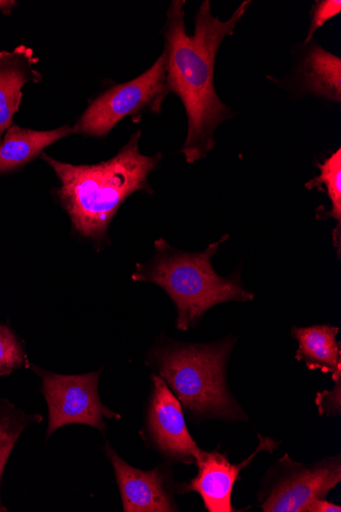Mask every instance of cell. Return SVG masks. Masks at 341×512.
I'll list each match as a JSON object with an SVG mask.
<instances>
[{
    "label": "cell",
    "mask_w": 341,
    "mask_h": 512,
    "mask_svg": "<svg viewBox=\"0 0 341 512\" xmlns=\"http://www.w3.org/2000/svg\"><path fill=\"white\" fill-rule=\"evenodd\" d=\"M252 2H245L223 22L214 17L209 0L196 17V29L188 35L184 23L185 2L174 0L167 13L165 50L167 87L184 105L188 130L181 149L189 164L205 158L215 147L217 127L231 117L230 109L217 96L214 83L215 62L225 37L233 35L237 23Z\"/></svg>",
    "instance_id": "obj_1"
},
{
    "label": "cell",
    "mask_w": 341,
    "mask_h": 512,
    "mask_svg": "<svg viewBox=\"0 0 341 512\" xmlns=\"http://www.w3.org/2000/svg\"><path fill=\"white\" fill-rule=\"evenodd\" d=\"M140 137L141 131H136L114 158L96 165H72L41 154L61 181L55 194L82 238L106 243L110 223L122 204L137 192L153 193L148 177L162 155H142Z\"/></svg>",
    "instance_id": "obj_2"
},
{
    "label": "cell",
    "mask_w": 341,
    "mask_h": 512,
    "mask_svg": "<svg viewBox=\"0 0 341 512\" xmlns=\"http://www.w3.org/2000/svg\"><path fill=\"white\" fill-rule=\"evenodd\" d=\"M227 239L225 236L201 253H185L163 239L156 241L154 258L136 264L132 281L163 288L176 306L177 329L189 331L218 304L254 300L255 296L241 287L239 275L224 278L214 270L212 259Z\"/></svg>",
    "instance_id": "obj_3"
},
{
    "label": "cell",
    "mask_w": 341,
    "mask_h": 512,
    "mask_svg": "<svg viewBox=\"0 0 341 512\" xmlns=\"http://www.w3.org/2000/svg\"><path fill=\"white\" fill-rule=\"evenodd\" d=\"M233 345L230 339L206 345L171 342L155 348L149 362L191 415L236 421L243 413L225 380Z\"/></svg>",
    "instance_id": "obj_4"
},
{
    "label": "cell",
    "mask_w": 341,
    "mask_h": 512,
    "mask_svg": "<svg viewBox=\"0 0 341 512\" xmlns=\"http://www.w3.org/2000/svg\"><path fill=\"white\" fill-rule=\"evenodd\" d=\"M169 95L165 53L148 71L132 81L111 87L82 114L73 133L104 137L124 118L143 112L159 113Z\"/></svg>",
    "instance_id": "obj_5"
},
{
    "label": "cell",
    "mask_w": 341,
    "mask_h": 512,
    "mask_svg": "<svg viewBox=\"0 0 341 512\" xmlns=\"http://www.w3.org/2000/svg\"><path fill=\"white\" fill-rule=\"evenodd\" d=\"M41 381L40 391L48 407L46 439L68 425H85L104 435V418L121 420L122 416L104 405L99 393L101 370L79 376H64L30 366Z\"/></svg>",
    "instance_id": "obj_6"
},
{
    "label": "cell",
    "mask_w": 341,
    "mask_h": 512,
    "mask_svg": "<svg viewBox=\"0 0 341 512\" xmlns=\"http://www.w3.org/2000/svg\"><path fill=\"white\" fill-rule=\"evenodd\" d=\"M277 467L280 478L264 494L265 512H306L317 499H325L341 481L340 456L306 467L285 455Z\"/></svg>",
    "instance_id": "obj_7"
},
{
    "label": "cell",
    "mask_w": 341,
    "mask_h": 512,
    "mask_svg": "<svg viewBox=\"0 0 341 512\" xmlns=\"http://www.w3.org/2000/svg\"><path fill=\"white\" fill-rule=\"evenodd\" d=\"M152 379L146 433L155 448L167 458L185 464L197 463L202 449L188 432L180 401L159 376Z\"/></svg>",
    "instance_id": "obj_8"
},
{
    "label": "cell",
    "mask_w": 341,
    "mask_h": 512,
    "mask_svg": "<svg viewBox=\"0 0 341 512\" xmlns=\"http://www.w3.org/2000/svg\"><path fill=\"white\" fill-rule=\"evenodd\" d=\"M257 450L248 459L239 464H232L226 457L217 451L206 452L202 450L197 460L199 474L187 484L177 488L181 493L197 492L204 500L206 509L210 512H233L231 504L233 487L240 472L247 468L252 460L262 451H274L278 443L273 439L260 436Z\"/></svg>",
    "instance_id": "obj_9"
},
{
    "label": "cell",
    "mask_w": 341,
    "mask_h": 512,
    "mask_svg": "<svg viewBox=\"0 0 341 512\" xmlns=\"http://www.w3.org/2000/svg\"><path fill=\"white\" fill-rule=\"evenodd\" d=\"M104 451L113 465L125 512L178 510L165 469L160 467L150 472L135 469L108 442Z\"/></svg>",
    "instance_id": "obj_10"
},
{
    "label": "cell",
    "mask_w": 341,
    "mask_h": 512,
    "mask_svg": "<svg viewBox=\"0 0 341 512\" xmlns=\"http://www.w3.org/2000/svg\"><path fill=\"white\" fill-rule=\"evenodd\" d=\"M39 62L34 51L21 44L13 52H0V143L5 132L14 125L23 91L28 82L38 84L42 74L34 67Z\"/></svg>",
    "instance_id": "obj_11"
},
{
    "label": "cell",
    "mask_w": 341,
    "mask_h": 512,
    "mask_svg": "<svg viewBox=\"0 0 341 512\" xmlns=\"http://www.w3.org/2000/svg\"><path fill=\"white\" fill-rule=\"evenodd\" d=\"M73 133V127L64 125L47 131L11 126L0 143V176L16 173L41 156L47 147Z\"/></svg>",
    "instance_id": "obj_12"
},
{
    "label": "cell",
    "mask_w": 341,
    "mask_h": 512,
    "mask_svg": "<svg viewBox=\"0 0 341 512\" xmlns=\"http://www.w3.org/2000/svg\"><path fill=\"white\" fill-rule=\"evenodd\" d=\"M292 337L299 343L296 355L311 370H320L324 374H334L341 370L340 343L336 336L338 328L331 325H314L310 328L292 329Z\"/></svg>",
    "instance_id": "obj_13"
},
{
    "label": "cell",
    "mask_w": 341,
    "mask_h": 512,
    "mask_svg": "<svg viewBox=\"0 0 341 512\" xmlns=\"http://www.w3.org/2000/svg\"><path fill=\"white\" fill-rule=\"evenodd\" d=\"M304 86L313 95L341 102V60L315 46L304 64Z\"/></svg>",
    "instance_id": "obj_14"
},
{
    "label": "cell",
    "mask_w": 341,
    "mask_h": 512,
    "mask_svg": "<svg viewBox=\"0 0 341 512\" xmlns=\"http://www.w3.org/2000/svg\"><path fill=\"white\" fill-rule=\"evenodd\" d=\"M42 422V415L29 414L8 399L0 398V491L7 463L20 437L28 427ZM7 511L0 497V512Z\"/></svg>",
    "instance_id": "obj_15"
},
{
    "label": "cell",
    "mask_w": 341,
    "mask_h": 512,
    "mask_svg": "<svg viewBox=\"0 0 341 512\" xmlns=\"http://www.w3.org/2000/svg\"><path fill=\"white\" fill-rule=\"evenodd\" d=\"M319 175L307 182L306 188L309 190L320 189L325 186L329 200L331 201V210L320 215L325 218H332L337 221V228L334 230V246L340 253V224H341V150L338 149L323 164L318 165Z\"/></svg>",
    "instance_id": "obj_16"
},
{
    "label": "cell",
    "mask_w": 341,
    "mask_h": 512,
    "mask_svg": "<svg viewBox=\"0 0 341 512\" xmlns=\"http://www.w3.org/2000/svg\"><path fill=\"white\" fill-rule=\"evenodd\" d=\"M26 343L15 333L10 323H0V378L30 368Z\"/></svg>",
    "instance_id": "obj_17"
},
{
    "label": "cell",
    "mask_w": 341,
    "mask_h": 512,
    "mask_svg": "<svg viewBox=\"0 0 341 512\" xmlns=\"http://www.w3.org/2000/svg\"><path fill=\"white\" fill-rule=\"evenodd\" d=\"M341 2L340 0H323V2L317 3L312 23L310 25L308 37L306 43L310 42L315 32L325 25L329 20L340 14Z\"/></svg>",
    "instance_id": "obj_18"
},
{
    "label": "cell",
    "mask_w": 341,
    "mask_h": 512,
    "mask_svg": "<svg viewBox=\"0 0 341 512\" xmlns=\"http://www.w3.org/2000/svg\"><path fill=\"white\" fill-rule=\"evenodd\" d=\"M336 386L331 391H323L317 394L316 405L320 415H338L341 411L340 385L341 379L334 380Z\"/></svg>",
    "instance_id": "obj_19"
},
{
    "label": "cell",
    "mask_w": 341,
    "mask_h": 512,
    "mask_svg": "<svg viewBox=\"0 0 341 512\" xmlns=\"http://www.w3.org/2000/svg\"><path fill=\"white\" fill-rule=\"evenodd\" d=\"M307 511L309 512H340L341 507L332 502L326 501L324 499H317L313 501Z\"/></svg>",
    "instance_id": "obj_20"
},
{
    "label": "cell",
    "mask_w": 341,
    "mask_h": 512,
    "mask_svg": "<svg viewBox=\"0 0 341 512\" xmlns=\"http://www.w3.org/2000/svg\"><path fill=\"white\" fill-rule=\"evenodd\" d=\"M16 6L17 3L13 2V0H0V13L9 16Z\"/></svg>",
    "instance_id": "obj_21"
}]
</instances>
